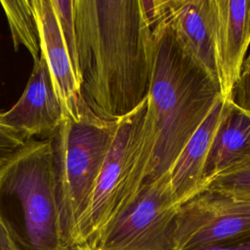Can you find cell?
I'll return each mask as SVG.
<instances>
[{"label": "cell", "instance_id": "2e32d148", "mask_svg": "<svg viewBox=\"0 0 250 250\" xmlns=\"http://www.w3.org/2000/svg\"><path fill=\"white\" fill-rule=\"evenodd\" d=\"M206 189L241 196L250 192V163L215 177ZM205 189V190H206Z\"/></svg>", "mask_w": 250, "mask_h": 250}, {"label": "cell", "instance_id": "ba28073f", "mask_svg": "<svg viewBox=\"0 0 250 250\" xmlns=\"http://www.w3.org/2000/svg\"><path fill=\"white\" fill-rule=\"evenodd\" d=\"M248 0H208V16L218 82L230 99L250 45Z\"/></svg>", "mask_w": 250, "mask_h": 250}, {"label": "cell", "instance_id": "52a82bcc", "mask_svg": "<svg viewBox=\"0 0 250 250\" xmlns=\"http://www.w3.org/2000/svg\"><path fill=\"white\" fill-rule=\"evenodd\" d=\"M247 236H250L248 199L206 189L178 209L175 250H196Z\"/></svg>", "mask_w": 250, "mask_h": 250}, {"label": "cell", "instance_id": "e0dca14e", "mask_svg": "<svg viewBox=\"0 0 250 250\" xmlns=\"http://www.w3.org/2000/svg\"><path fill=\"white\" fill-rule=\"evenodd\" d=\"M2 113L3 111L0 110V167L28 142L19 132L4 123Z\"/></svg>", "mask_w": 250, "mask_h": 250}, {"label": "cell", "instance_id": "7a4b0ae2", "mask_svg": "<svg viewBox=\"0 0 250 250\" xmlns=\"http://www.w3.org/2000/svg\"><path fill=\"white\" fill-rule=\"evenodd\" d=\"M152 36L154 54L147 99L155 144L146 182L170 170L222 97L219 82L186 52L166 21L152 29Z\"/></svg>", "mask_w": 250, "mask_h": 250}, {"label": "cell", "instance_id": "9a60e30c", "mask_svg": "<svg viewBox=\"0 0 250 250\" xmlns=\"http://www.w3.org/2000/svg\"><path fill=\"white\" fill-rule=\"evenodd\" d=\"M54 10L56 12L60 27L65 41L75 75L78 81V59L76 51L75 40V24H74V12L73 0H51ZM79 84V83H78Z\"/></svg>", "mask_w": 250, "mask_h": 250}, {"label": "cell", "instance_id": "7402d4cb", "mask_svg": "<svg viewBox=\"0 0 250 250\" xmlns=\"http://www.w3.org/2000/svg\"><path fill=\"white\" fill-rule=\"evenodd\" d=\"M249 1V7H248V22H249V26H250V0Z\"/></svg>", "mask_w": 250, "mask_h": 250}, {"label": "cell", "instance_id": "30bf717a", "mask_svg": "<svg viewBox=\"0 0 250 250\" xmlns=\"http://www.w3.org/2000/svg\"><path fill=\"white\" fill-rule=\"evenodd\" d=\"M41 56L48 65L64 119L79 120L86 108L74 67L51 0H33Z\"/></svg>", "mask_w": 250, "mask_h": 250}, {"label": "cell", "instance_id": "d6986e66", "mask_svg": "<svg viewBox=\"0 0 250 250\" xmlns=\"http://www.w3.org/2000/svg\"><path fill=\"white\" fill-rule=\"evenodd\" d=\"M0 250H23L19 243L18 236L14 231L0 207Z\"/></svg>", "mask_w": 250, "mask_h": 250}, {"label": "cell", "instance_id": "8fae6325", "mask_svg": "<svg viewBox=\"0 0 250 250\" xmlns=\"http://www.w3.org/2000/svg\"><path fill=\"white\" fill-rule=\"evenodd\" d=\"M229 104L230 99L223 97L219 99L169 170L172 191L180 206L206 188L205 169L208 155L217 130Z\"/></svg>", "mask_w": 250, "mask_h": 250}, {"label": "cell", "instance_id": "ffe728a7", "mask_svg": "<svg viewBox=\"0 0 250 250\" xmlns=\"http://www.w3.org/2000/svg\"><path fill=\"white\" fill-rule=\"evenodd\" d=\"M196 250H250V236Z\"/></svg>", "mask_w": 250, "mask_h": 250}, {"label": "cell", "instance_id": "ac0fdd59", "mask_svg": "<svg viewBox=\"0 0 250 250\" xmlns=\"http://www.w3.org/2000/svg\"><path fill=\"white\" fill-rule=\"evenodd\" d=\"M230 101L235 106L245 111H250V54L243 62L239 78L231 93Z\"/></svg>", "mask_w": 250, "mask_h": 250}, {"label": "cell", "instance_id": "5b68a950", "mask_svg": "<svg viewBox=\"0 0 250 250\" xmlns=\"http://www.w3.org/2000/svg\"><path fill=\"white\" fill-rule=\"evenodd\" d=\"M0 196L19 204L27 250H65L48 138L29 140L0 167Z\"/></svg>", "mask_w": 250, "mask_h": 250}, {"label": "cell", "instance_id": "5bb4252c", "mask_svg": "<svg viewBox=\"0 0 250 250\" xmlns=\"http://www.w3.org/2000/svg\"><path fill=\"white\" fill-rule=\"evenodd\" d=\"M11 31L14 48L24 46L33 62L41 57L40 37L33 0H4L0 2Z\"/></svg>", "mask_w": 250, "mask_h": 250}, {"label": "cell", "instance_id": "8992f818", "mask_svg": "<svg viewBox=\"0 0 250 250\" xmlns=\"http://www.w3.org/2000/svg\"><path fill=\"white\" fill-rule=\"evenodd\" d=\"M179 207L168 171L145 183L93 250H175L174 227Z\"/></svg>", "mask_w": 250, "mask_h": 250}, {"label": "cell", "instance_id": "4fadbf2b", "mask_svg": "<svg viewBox=\"0 0 250 250\" xmlns=\"http://www.w3.org/2000/svg\"><path fill=\"white\" fill-rule=\"evenodd\" d=\"M248 163H250V117L230 101L208 155L205 169L206 188L218 175Z\"/></svg>", "mask_w": 250, "mask_h": 250}, {"label": "cell", "instance_id": "3957f363", "mask_svg": "<svg viewBox=\"0 0 250 250\" xmlns=\"http://www.w3.org/2000/svg\"><path fill=\"white\" fill-rule=\"evenodd\" d=\"M118 120L97 116L89 107L79 120L64 119L48 139L65 250H81L82 229Z\"/></svg>", "mask_w": 250, "mask_h": 250}, {"label": "cell", "instance_id": "6da1fadb", "mask_svg": "<svg viewBox=\"0 0 250 250\" xmlns=\"http://www.w3.org/2000/svg\"><path fill=\"white\" fill-rule=\"evenodd\" d=\"M78 83L99 117L119 120L147 97L154 43L141 0H73Z\"/></svg>", "mask_w": 250, "mask_h": 250}, {"label": "cell", "instance_id": "44dd1931", "mask_svg": "<svg viewBox=\"0 0 250 250\" xmlns=\"http://www.w3.org/2000/svg\"><path fill=\"white\" fill-rule=\"evenodd\" d=\"M235 197H236V196H235ZM237 198H240V199H248V200H250V192H249V193H246V194H244V195L238 196Z\"/></svg>", "mask_w": 250, "mask_h": 250}, {"label": "cell", "instance_id": "603a6c76", "mask_svg": "<svg viewBox=\"0 0 250 250\" xmlns=\"http://www.w3.org/2000/svg\"><path fill=\"white\" fill-rule=\"evenodd\" d=\"M242 110H243V109H242ZM243 111H244V112H245V113L250 117V111H245V110H243Z\"/></svg>", "mask_w": 250, "mask_h": 250}, {"label": "cell", "instance_id": "7c38bea8", "mask_svg": "<svg viewBox=\"0 0 250 250\" xmlns=\"http://www.w3.org/2000/svg\"><path fill=\"white\" fill-rule=\"evenodd\" d=\"M166 21L186 52L218 81L208 0H168Z\"/></svg>", "mask_w": 250, "mask_h": 250}, {"label": "cell", "instance_id": "277c9868", "mask_svg": "<svg viewBox=\"0 0 250 250\" xmlns=\"http://www.w3.org/2000/svg\"><path fill=\"white\" fill-rule=\"evenodd\" d=\"M155 144L146 99L118 120L82 229L81 250H93L106 229L135 200L147 181Z\"/></svg>", "mask_w": 250, "mask_h": 250}, {"label": "cell", "instance_id": "9c48e42d", "mask_svg": "<svg viewBox=\"0 0 250 250\" xmlns=\"http://www.w3.org/2000/svg\"><path fill=\"white\" fill-rule=\"evenodd\" d=\"M2 118L27 141L36 136L50 137L63 122L62 106L42 56L33 63L21 96L9 110L3 111Z\"/></svg>", "mask_w": 250, "mask_h": 250}]
</instances>
